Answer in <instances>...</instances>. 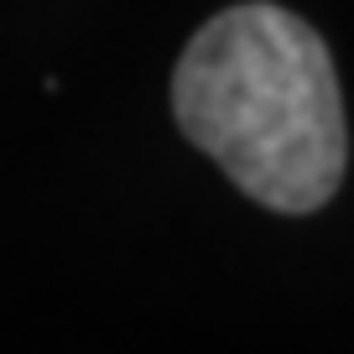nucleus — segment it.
<instances>
[{"label":"nucleus","mask_w":354,"mask_h":354,"mask_svg":"<svg viewBox=\"0 0 354 354\" xmlns=\"http://www.w3.org/2000/svg\"><path fill=\"white\" fill-rule=\"evenodd\" d=\"M172 115L234 188L277 214H313L349 162L339 73L302 16L271 0L219 11L172 73Z\"/></svg>","instance_id":"1"}]
</instances>
